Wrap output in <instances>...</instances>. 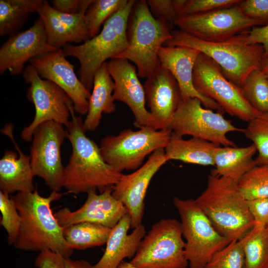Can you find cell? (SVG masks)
I'll use <instances>...</instances> for the list:
<instances>
[{
	"mask_svg": "<svg viewBox=\"0 0 268 268\" xmlns=\"http://www.w3.org/2000/svg\"><path fill=\"white\" fill-rule=\"evenodd\" d=\"M63 194L52 192L48 197L33 192H18L10 197L21 218L20 229L13 244L25 251H51L69 258L73 249L66 241L63 228L53 213L51 204L60 199Z\"/></svg>",
	"mask_w": 268,
	"mask_h": 268,
	"instance_id": "obj_1",
	"label": "cell"
},
{
	"mask_svg": "<svg viewBox=\"0 0 268 268\" xmlns=\"http://www.w3.org/2000/svg\"><path fill=\"white\" fill-rule=\"evenodd\" d=\"M71 109V119L66 126L72 152L65 167L63 188L75 195L96 190L101 193L113 187L122 173L104 161L99 146L86 136L83 121Z\"/></svg>",
	"mask_w": 268,
	"mask_h": 268,
	"instance_id": "obj_2",
	"label": "cell"
},
{
	"mask_svg": "<svg viewBox=\"0 0 268 268\" xmlns=\"http://www.w3.org/2000/svg\"><path fill=\"white\" fill-rule=\"evenodd\" d=\"M195 201L214 227L230 241L254 226L247 201L233 180L210 174L205 189Z\"/></svg>",
	"mask_w": 268,
	"mask_h": 268,
	"instance_id": "obj_3",
	"label": "cell"
},
{
	"mask_svg": "<svg viewBox=\"0 0 268 268\" xmlns=\"http://www.w3.org/2000/svg\"><path fill=\"white\" fill-rule=\"evenodd\" d=\"M249 31L219 42L201 40L181 30L172 31L171 39L164 46H183L199 51L211 59L228 79L241 87L251 71L261 68L265 58L261 45L247 43Z\"/></svg>",
	"mask_w": 268,
	"mask_h": 268,
	"instance_id": "obj_4",
	"label": "cell"
},
{
	"mask_svg": "<svg viewBox=\"0 0 268 268\" xmlns=\"http://www.w3.org/2000/svg\"><path fill=\"white\" fill-rule=\"evenodd\" d=\"M134 2L128 0L104 23L102 29L94 37L81 44H67L64 47L66 57H73L79 61V78L89 91L92 89L95 73L102 65L128 47L127 26Z\"/></svg>",
	"mask_w": 268,
	"mask_h": 268,
	"instance_id": "obj_5",
	"label": "cell"
},
{
	"mask_svg": "<svg viewBox=\"0 0 268 268\" xmlns=\"http://www.w3.org/2000/svg\"><path fill=\"white\" fill-rule=\"evenodd\" d=\"M172 29L166 21L153 16L146 0H135L127 26L128 47L114 59L133 62L138 76L147 77L159 62V50L171 39Z\"/></svg>",
	"mask_w": 268,
	"mask_h": 268,
	"instance_id": "obj_6",
	"label": "cell"
},
{
	"mask_svg": "<svg viewBox=\"0 0 268 268\" xmlns=\"http://www.w3.org/2000/svg\"><path fill=\"white\" fill-rule=\"evenodd\" d=\"M172 131L157 130L145 127L134 131L124 129L117 135H107L99 148L104 161L117 171H135L143 165L145 158L168 145Z\"/></svg>",
	"mask_w": 268,
	"mask_h": 268,
	"instance_id": "obj_7",
	"label": "cell"
},
{
	"mask_svg": "<svg viewBox=\"0 0 268 268\" xmlns=\"http://www.w3.org/2000/svg\"><path fill=\"white\" fill-rule=\"evenodd\" d=\"M173 203L180 217L189 268H204L211 257L231 241L216 230L195 200L175 197Z\"/></svg>",
	"mask_w": 268,
	"mask_h": 268,
	"instance_id": "obj_8",
	"label": "cell"
},
{
	"mask_svg": "<svg viewBox=\"0 0 268 268\" xmlns=\"http://www.w3.org/2000/svg\"><path fill=\"white\" fill-rule=\"evenodd\" d=\"M130 262L139 268H187L180 222L168 218L155 223Z\"/></svg>",
	"mask_w": 268,
	"mask_h": 268,
	"instance_id": "obj_9",
	"label": "cell"
},
{
	"mask_svg": "<svg viewBox=\"0 0 268 268\" xmlns=\"http://www.w3.org/2000/svg\"><path fill=\"white\" fill-rule=\"evenodd\" d=\"M193 83L200 93L216 102L231 116L248 123L260 114L247 100L241 88L228 79L220 67L201 53L194 66Z\"/></svg>",
	"mask_w": 268,
	"mask_h": 268,
	"instance_id": "obj_10",
	"label": "cell"
},
{
	"mask_svg": "<svg viewBox=\"0 0 268 268\" xmlns=\"http://www.w3.org/2000/svg\"><path fill=\"white\" fill-rule=\"evenodd\" d=\"M168 129L179 136L190 135L223 146H236L227 136L228 133L244 132L243 129L235 127L222 114L203 108L201 101L196 98L181 100Z\"/></svg>",
	"mask_w": 268,
	"mask_h": 268,
	"instance_id": "obj_11",
	"label": "cell"
},
{
	"mask_svg": "<svg viewBox=\"0 0 268 268\" xmlns=\"http://www.w3.org/2000/svg\"><path fill=\"white\" fill-rule=\"evenodd\" d=\"M22 74L25 82L30 84L27 97L34 104L35 114L31 124L23 129L21 138L27 142L32 141L36 128L46 121L67 126L74 108L68 95L54 82L42 78L31 65L24 68Z\"/></svg>",
	"mask_w": 268,
	"mask_h": 268,
	"instance_id": "obj_12",
	"label": "cell"
},
{
	"mask_svg": "<svg viewBox=\"0 0 268 268\" xmlns=\"http://www.w3.org/2000/svg\"><path fill=\"white\" fill-rule=\"evenodd\" d=\"M67 137L63 125L46 121L35 130L30 146V163L34 176L42 178L52 192L63 188L65 167L61 149Z\"/></svg>",
	"mask_w": 268,
	"mask_h": 268,
	"instance_id": "obj_13",
	"label": "cell"
},
{
	"mask_svg": "<svg viewBox=\"0 0 268 268\" xmlns=\"http://www.w3.org/2000/svg\"><path fill=\"white\" fill-rule=\"evenodd\" d=\"M174 24L190 35L201 40L219 42L262 25L245 16L237 5L206 12L177 16Z\"/></svg>",
	"mask_w": 268,
	"mask_h": 268,
	"instance_id": "obj_14",
	"label": "cell"
},
{
	"mask_svg": "<svg viewBox=\"0 0 268 268\" xmlns=\"http://www.w3.org/2000/svg\"><path fill=\"white\" fill-rule=\"evenodd\" d=\"M168 160L163 148L153 152L140 167L129 174H122L113 188L112 194L126 207L131 227L141 224L144 214V199L151 180Z\"/></svg>",
	"mask_w": 268,
	"mask_h": 268,
	"instance_id": "obj_15",
	"label": "cell"
},
{
	"mask_svg": "<svg viewBox=\"0 0 268 268\" xmlns=\"http://www.w3.org/2000/svg\"><path fill=\"white\" fill-rule=\"evenodd\" d=\"M29 62L42 78L54 82L68 95L75 112L86 115L91 93L76 76L63 49L40 55Z\"/></svg>",
	"mask_w": 268,
	"mask_h": 268,
	"instance_id": "obj_16",
	"label": "cell"
},
{
	"mask_svg": "<svg viewBox=\"0 0 268 268\" xmlns=\"http://www.w3.org/2000/svg\"><path fill=\"white\" fill-rule=\"evenodd\" d=\"M107 65L114 82V101L122 102L129 107L134 116L135 127L154 129L152 117L145 107L144 87L139 80L136 67L123 59H111Z\"/></svg>",
	"mask_w": 268,
	"mask_h": 268,
	"instance_id": "obj_17",
	"label": "cell"
},
{
	"mask_svg": "<svg viewBox=\"0 0 268 268\" xmlns=\"http://www.w3.org/2000/svg\"><path fill=\"white\" fill-rule=\"evenodd\" d=\"M145 101L155 130L168 129L182 100L179 85L171 73L159 61L143 85Z\"/></svg>",
	"mask_w": 268,
	"mask_h": 268,
	"instance_id": "obj_18",
	"label": "cell"
},
{
	"mask_svg": "<svg viewBox=\"0 0 268 268\" xmlns=\"http://www.w3.org/2000/svg\"><path fill=\"white\" fill-rule=\"evenodd\" d=\"M55 49L48 43L44 26L39 17L28 29L10 37L0 48V74L22 73L24 65L33 58Z\"/></svg>",
	"mask_w": 268,
	"mask_h": 268,
	"instance_id": "obj_19",
	"label": "cell"
},
{
	"mask_svg": "<svg viewBox=\"0 0 268 268\" xmlns=\"http://www.w3.org/2000/svg\"><path fill=\"white\" fill-rule=\"evenodd\" d=\"M113 188L108 187L100 194L89 192L83 204L76 210L67 207L59 209L55 216L60 225L64 228L88 222L113 228L128 214L124 204L113 196Z\"/></svg>",
	"mask_w": 268,
	"mask_h": 268,
	"instance_id": "obj_20",
	"label": "cell"
},
{
	"mask_svg": "<svg viewBox=\"0 0 268 268\" xmlns=\"http://www.w3.org/2000/svg\"><path fill=\"white\" fill-rule=\"evenodd\" d=\"M200 53L199 51L189 47L163 46L159 50L158 57L160 64L176 80L182 100L198 98L206 108L223 111L216 102L201 95L194 86L193 69Z\"/></svg>",
	"mask_w": 268,
	"mask_h": 268,
	"instance_id": "obj_21",
	"label": "cell"
},
{
	"mask_svg": "<svg viewBox=\"0 0 268 268\" xmlns=\"http://www.w3.org/2000/svg\"><path fill=\"white\" fill-rule=\"evenodd\" d=\"M37 12L43 22L48 43L55 49H62L67 43L81 44L90 39L85 12H62L47 0H44Z\"/></svg>",
	"mask_w": 268,
	"mask_h": 268,
	"instance_id": "obj_22",
	"label": "cell"
},
{
	"mask_svg": "<svg viewBox=\"0 0 268 268\" xmlns=\"http://www.w3.org/2000/svg\"><path fill=\"white\" fill-rule=\"evenodd\" d=\"M13 128L12 124L8 123L0 131L11 140L18 153L5 150L0 160V191L9 195L35 190L30 155L25 154L16 142Z\"/></svg>",
	"mask_w": 268,
	"mask_h": 268,
	"instance_id": "obj_23",
	"label": "cell"
},
{
	"mask_svg": "<svg viewBox=\"0 0 268 268\" xmlns=\"http://www.w3.org/2000/svg\"><path fill=\"white\" fill-rule=\"evenodd\" d=\"M131 227V219L127 214L111 228L104 254L94 268H117L124 259L134 256L146 230L141 224L129 233Z\"/></svg>",
	"mask_w": 268,
	"mask_h": 268,
	"instance_id": "obj_24",
	"label": "cell"
},
{
	"mask_svg": "<svg viewBox=\"0 0 268 268\" xmlns=\"http://www.w3.org/2000/svg\"><path fill=\"white\" fill-rule=\"evenodd\" d=\"M114 82L110 75L107 62L96 71L92 91L88 100V110L83 121L86 131H94L99 126L103 113L111 114L116 109L113 97Z\"/></svg>",
	"mask_w": 268,
	"mask_h": 268,
	"instance_id": "obj_25",
	"label": "cell"
},
{
	"mask_svg": "<svg viewBox=\"0 0 268 268\" xmlns=\"http://www.w3.org/2000/svg\"><path fill=\"white\" fill-rule=\"evenodd\" d=\"M257 148L251 145L239 147L218 146L214 152V166L211 174L231 179L238 183L240 178L257 165L253 157Z\"/></svg>",
	"mask_w": 268,
	"mask_h": 268,
	"instance_id": "obj_26",
	"label": "cell"
},
{
	"mask_svg": "<svg viewBox=\"0 0 268 268\" xmlns=\"http://www.w3.org/2000/svg\"><path fill=\"white\" fill-rule=\"evenodd\" d=\"M218 146L197 137L185 139L172 133L169 143L164 150L168 161L175 160L202 166H214V152Z\"/></svg>",
	"mask_w": 268,
	"mask_h": 268,
	"instance_id": "obj_27",
	"label": "cell"
},
{
	"mask_svg": "<svg viewBox=\"0 0 268 268\" xmlns=\"http://www.w3.org/2000/svg\"><path fill=\"white\" fill-rule=\"evenodd\" d=\"M44 0H0V36L12 35L37 12Z\"/></svg>",
	"mask_w": 268,
	"mask_h": 268,
	"instance_id": "obj_28",
	"label": "cell"
},
{
	"mask_svg": "<svg viewBox=\"0 0 268 268\" xmlns=\"http://www.w3.org/2000/svg\"><path fill=\"white\" fill-rule=\"evenodd\" d=\"M111 228L84 222L63 229L64 238L72 249L84 250L106 244Z\"/></svg>",
	"mask_w": 268,
	"mask_h": 268,
	"instance_id": "obj_29",
	"label": "cell"
},
{
	"mask_svg": "<svg viewBox=\"0 0 268 268\" xmlns=\"http://www.w3.org/2000/svg\"><path fill=\"white\" fill-rule=\"evenodd\" d=\"M244 251L246 268H268V232L254 226L239 240Z\"/></svg>",
	"mask_w": 268,
	"mask_h": 268,
	"instance_id": "obj_30",
	"label": "cell"
},
{
	"mask_svg": "<svg viewBox=\"0 0 268 268\" xmlns=\"http://www.w3.org/2000/svg\"><path fill=\"white\" fill-rule=\"evenodd\" d=\"M241 88L255 110L260 113L268 114V78L261 68L251 71Z\"/></svg>",
	"mask_w": 268,
	"mask_h": 268,
	"instance_id": "obj_31",
	"label": "cell"
},
{
	"mask_svg": "<svg viewBox=\"0 0 268 268\" xmlns=\"http://www.w3.org/2000/svg\"><path fill=\"white\" fill-rule=\"evenodd\" d=\"M238 186L247 201L268 197V164L254 166L240 178Z\"/></svg>",
	"mask_w": 268,
	"mask_h": 268,
	"instance_id": "obj_32",
	"label": "cell"
},
{
	"mask_svg": "<svg viewBox=\"0 0 268 268\" xmlns=\"http://www.w3.org/2000/svg\"><path fill=\"white\" fill-rule=\"evenodd\" d=\"M127 1L93 0L85 13L90 38H93L99 34L101 25L123 7Z\"/></svg>",
	"mask_w": 268,
	"mask_h": 268,
	"instance_id": "obj_33",
	"label": "cell"
},
{
	"mask_svg": "<svg viewBox=\"0 0 268 268\" xmlns=\"http://www.w3.org/2000/svg\"><path fill=\"white\" fill-rule=\"evenodd\" d=\"M243 133L257 148V165L268 164V114H258L248 122Z\"/></svg>",
	"mask_w": 268,
	"mask_h": 268,
	"instance_id": "obj_34",
	"label": "cell"
},
{
	"mask_svg": "<svg viewBox=\"0 0 268 268\" xmlns=\"http://www.w3.org/2000/svg\"><path fill=\"white\" fill-rule=\"evenodd\" d=\"M204 268H246L245 255L240 241L233 240L217 252Z\"/></svg>",
	"mask_w": 268,
	"mask_h": 268,
	"instance_id": "obj_35",
	"label": "cell"
},
{
	"mask_svg": "<svg viewBox=\"0 0 268 268\" xmlns=\"http://www.w3.org/2000/svg\"><path fill=\"white\" fill-rule=\"evenodd\" d=\"M0 224L7 233V242L13 245L21 225V218L15 204L10 195L0 191Z\"/></svg>",
	"mask_w": 268,
	"mask_h": 268,
	"instance_id": "obj_36",
	"label": "cell"
},
{
	"mask_svg": "<svg viewBox=\"0 0 268 268\" xmlns=\"http://www.w3.org/2000/svg\"><path fill=\"white\" fill-rule=\"evenodd\" d=\"M241 1V0H186L182 10L177 16L204 13L229 8L238 5Z\"/></svg>",
	"mask_w": 268,
	"mask_h": 268,
	"instance_id": "obj_37",
	"label": "cell"
},
{
	"mask_svg": "<svg viewBox=\"0 0 268 268\" xmlns=\"http://www.w3.org/2000/svg\"><path fill=\"white\" fill-rule=\"evenodd\" d=\"M238 6L247 17L268 24V0H242Z\"/></svg>",
	"mask_w": 268,
	"mask_h": 268,
	"instance_id": "obj_38",
	"label": "cell"
},
{
	"mask_svg": "<svg viewBox=\"0 0 268 268\" xmlns=\"http://www.w3.org/2000/svg\"><path fill=\"white\" fill-rule=\"evenodd\" d=\"M148 7L156 19L166 21L172 28L177 15L171 0H147Z\"/></svg>",
	"mask_w": 268,
	"mask_h": 268,
	"instance_id": "obj_39",
	"label": "cell"
},
{
	"mask_svg": "<svg viewBox=\"0 0 268 268\" xmlns=\"http://www.w3.org/2000/svg\"><path fill=\"white\" fill-rule=\"evenodd\" d=\"M254 220V226L266 228L268 226V197L247 201Z\"/></svg>",
	"mask_w": 268,
	"mask_h": 268,
	"instance_id": "obj_40",
	"label": "cell"
},
{
	"mask_svg": "<svg viewBox=\"0 0 268 268\" xmlns=\"http://www.w3.org/2000/svg\"><path fill=\"white\" fill-rule=\"evenodd\" d=\"M93 0H53L52 6L58 11L69 14L86 12Z\"/></svg>",
	"mask_w": 268,
	"mask_h": 268,
	"instance_id": "obj_41",
	"label": "cell"
},
{
	"mask_svg": "<svg viewBox=\"0 0 268 268\" xmlns=\"http://www.w3.org/2000/svg\"><path fill=\"white\" fill-rule=\"evenodd\" d=\"M64 259L51 251L41 252L35 259V266L38 268H65Z\"/></svg>",
	"mask_w": 268,
	"mask_h": 268,
	"instance_id": "obj_42",
	"label": "cell"
},
{
	"mask_svg": "<svg viewBox=\"0 0 268 268\" xmlns=\"http://www.w3.org/2000/svg\"><path fill=\"white\" fill-rule=\"evenodd\" d=\"M249 44H260L264 50L265 58L268 59V24L258 26L250 30L247 38Z\"/></svg>",
	"mask_w": 268,
	"mask_h": 268,
	"instance_id": "obj_43",
	"label": "cell"
},
{
	"mask_svg": "<svg viewBox=\"0 0 268 268\" xmlns=\"http://www.w3.org/2000/svg\"><path fill=\"white\" fill-rule=\"evenodd\" d=\"M65 268H94L93 265L84 260H73L69 258L64 259Z\"/></svg>",
	"mask_w": 268,
	"mask_h": 268,
	"instance_id": "obj_44",
	"label": "cell"
},
{
	"mask_svg": "<svg viewBox=\"0 0 268 268\" xmlns=\"http://www.w3.org/2000/svg\"><path fill=\"white\" fill-rule=\"evenodd\" d=\"M117 268H139L131 262L122 261Z\"/></svg>",
	"mask_w": 268,
	"mask_h": 268,
	"instance_id": "obj_45",
	"label": "cell"
},
{
	"mask_svg": "<svg viewBox=\"0 0 268 268\" xmlns=\"http://www.w3.org/2000/svg\"><path fill=\"white\" fill-rule=\"evenodd\" d=\"M262 70L268 78V59H264L261 67Z\"/></svg>",
	"mask_w": 268,
	"mask_h": 268,
	"instance_id": "obj_46",
	"label": "cell"
},
{
	"mask_svg": "<svg viewBox=\"0 0 268 268\" xmlns=\"http://www.w3.org/2000/svg\"><path fill=\"white\" fill-rule=\"evenodd\" d=\"M267 230H268V226L266 227Z\"/></svg>",
	"mask_w": 268,
	"mask_h": 268,
	"instance_id": "obj_47",
	"label": "cell"
},
{
	"mask_svg": "<svg viewBox=\"0 0 268 268\" xmlns=\"http://www.w3.org/2000/svg\"><path fill=\"white\" fill-rule=\"evenodd\" d=\"M188 268V267H187V268Z\"/></svg>",
	"mask_w": 268,
	"mask_h": 268,
	"instance_id": "obj_48",
	"label": "cell"
}]
</instances>
